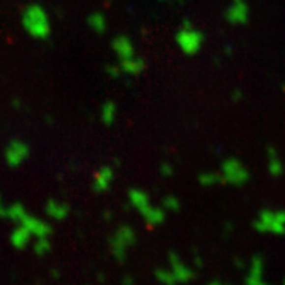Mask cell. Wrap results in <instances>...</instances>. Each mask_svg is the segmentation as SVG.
I'll list each match as a JSON object with an SVG mask.
<instances>
[{
    "mask_svg": "<svg viewBox=\"0 0 285 285\" xmlns=\"http://www.w3.org/2000/svg\"><path fill=\"white\" fill-rule=\"evenodd\" d=\"M23 27L32 38L46 40L51 35V23L41 5H28L23 11Z\"/></svg>",
    "mask_w": 285,
    "mask_h": 285,
    "instance_id": "6da1fadb",
    "label": "cell"
},
{
    "mask_svg": "<svg viewBox=\"0 0 285 285\" xmlns=\"http://www.w3.org/2000/svg\"><path fill=\"white\" fill-rule=\"evenodd\" d=\"M254 228L258 233H271L277 236L285 234V209H261L258 217L254 220Z\"/></svg>",
    "mask_w": 285,
    "mask_h": 285,
    "instance_id": "7a4b0ae2",
    "label": "cell"
},
{
    "mask_svg": "<svg viewBox=\"0 0 285 285\" xmlns=\"http://www.w3.org/2000/svg\"><path fill=\"white\" fill-rule=\"evenodd\" d=\"M137 242V233L130 225H120L110 238L111 252L119 263L125 261L127 251Z\"/></svg>",
    "mask_w": 285,
    "mask_h": 285,
    "instance_id": "3957f363",
    "label": "cell"
},
{
    "mask_svg": "<svg viewBox=\"0 0 285 285\" xmlns=\"http://www.w3.org/2000/svg\"><path fill=\"white\" fill-rule=\"evenodd\" d=\"M176 41L184 54L194 56L201 49L204 37L201 32L197 30V28L189 23V21H184L182 27L176 33Z\"/></svg>",
    "mask_w": 285,
    "mask_h": 285,
    "instance_id": "277c9868",
    "label": "cell"
},
{
    "mask_svg": "<svg viewBox=\"0 0 285 285\" xmlns=\"http://www.w3.org/2000/svg\"><path fill=\"white\" fill-rule=\"evenodd\" d=\"M220 174H222L224 184H231V185H244L251 179L247 168L242 165L238 159H227L222 162L220 167Z\"/></svg>",
    "mask_w": 285,
    "mask_h": 285,
    "instance_id": "5b68a950",
    "label": "cell"
},
{
    "mask_svg": "<svg viewBox=\"0 0 285 285\" xmlns=\"http://www.w3.org/2000/svg\"><path fill=\"white\" fill-rule=\"evenodd\" d=\"M28 146L21 140H13L8 142V146L5 147V160L8 163V167L16 168L28 159Z\"/></svg>",
    "mask_w": 285,
    "mask_h": 285,
    "instance_id": "8992f818",
    "label": "cell"
},
{
    "mask_svg": "<svg viewBox=\"0 0 285 285\" xmlns=\"http://www.w3.org/2000/svg\"><path fill=\"white\" fill-rule=\"evenodd\" d=\"M168 261H170V269H171V273L174 274L177 284H189L190 281L195 279L194 268L185 265V263L181 260V256L176 252L168 254Z\"/></svg>",
    "mask_w": 285,
    "mask_h": 285,
    "instance_id": "52a82bcc",
    "label": "cell"
},
{
    "mask_svg": "<svg viewBox=\"0 0 285 285\" xmlns=\"http://www.w3.org/2000/svg\"><path fill=\"white\" fill-rule=\"evenodd\" d=\"M225 19L230 24L239 26L246 24L249 19V6L244 0H234V2L228 6L225 11Z\"/></svg>",
    "mask_w": 285,
    "mask_h": 285,
    "instance_id": "ba28073f",
    "label": "cell"
},
{
    "mask_svg": "<svg viewBox=\"0 0 285 285\" xmlns=\"http://www.w3.org/2000/svg\"><path fill=\"white\" fill-rule=\"evenodd\" d=\"M19 224L24 225L27 230L32 233V236H35V238H43V236H49V234H51V225L43 222L41 219L30 216L28 212L23 217V220H21Z\"/></svg>",
    "mask_w": 285,
    "mask_h": 285,
    "instance_id": "9c48e42d",
    "label": "cell"
},
{
    "mask_svg": "<svg viewBox=\"0 0 285 285\" xmlns=\"http://www.w3.org/2000/svg\"><path fill=\"white\" fill-rule=\"evenodd\" d=\"M111 46H113V51L117 54L119 60L130 59V57L135 56V46H133V43H132L130 38L125 37V35H117V37L113 40Z\"/></svg>",
    "mask_w": 285,
    "mask_h": 285,
    "instance_id": "30bf717a",
    "label": "cell"
},
{
    "mask_svg": "<svg viewBox=\"0 0 285 285\" xmlns=\"http://www.w3.org/2000/svg\"><path fill=\"white\" fill-rule=\"evenodd\" d=\"M114 181V171L110 167H102L94 177V190L95 192H105L111 187V184Z\"/></svg>",
    "mask_w": 285,
    "mask_h": 285,
    "instance_id": "8fae6325",
    "label": "cell"
},
{
    "mask_svg": "<svg viewBox=\"0 0 285 285\" xmlns=\"http://www.w3.org/2000/svg\"><path fill=\"white\" fill-rule=\"evenodd\" d=\"M140 214L142 216V219L146 220V224L152 225V227L162 225L163 222H165V219H167V211L163 209V208H157V206H152V204L146 206V208L142 209Z\"/></svg>",
    "mask_w": 285,
    "mask_h": 285,
    "instance_id": "7c38bea8",
    "label": "cell"
},
{
    "mask_svg": "<svg viewBox=\"0 0 285 285\" xmlns=\"http://www.w3.org/2000/svg\"><path fill=\"white\" fill-rule=\"evenodd\" d=\"M45 211H46V214L51 219H54V220H63V219L68 216L70 208H68V204L59 201V200H53L51 198V200H48V201H46Z\"/></svg>",
    "mask_w": 285,
    "mask_h": 285,
    "instance_id": "4fadbf2b",
    "label": "cell"
},
{
    "mask_svg": "<svg viewBox=\"0 0 285 285\" xmlns=\"http://www.w3.org/2000/svg\"><path fill=\"white\" fill-rule=\"evenodd\" d=\"M32 239V233L27 230V228L24 225H18L14 230L11 231L10 234V242H11V246L13 247H16V249H26V246L30 242Z\"/></svg>",
    "mask_w": 285,
    "mask_h": 285,
    "instance_id": "5bb4252c",
    "label": "cell"
},
{
    "mask_svg": "<svg viewBox=\"0 0 285 285\" xmlns=\"http://www.w3.org/2000/svg\"><path fill=\"white\" fill-rule=\"evenodd\" d=\"M119 67H120V70H122V73L135 76V75H140L141 71L144 70V60H142L141 57L133 56V57H130V59L119 60Z\"/></svg>",
    "mask_w": 285,
    "mask_h": 285,
    "instance_id": "9a60e30c",
    "label": "cell"
},
{
    "mask_svg": "<svg viewBox=\"0 0 285 285\" xmlns=\"http://www.w3.org/2000/svg\"><path fill=\"white\" fill-rule=\"evenodd\" d=\"M266 154H268V170H269L271 176H274V177L281 176L284 173V165H282L279 154H277V151L273 146H269L266 149Z\"/></svg>",
    "mask_w": 285,
    "mask_h": 285,
    "instance_id": "2e32d148",
    "label": "cell"
},
{
    "mask_svg": "<svg viewBox=\"0 0 285 285\" xmlns=\"http://www.w3.org/2000/svg\"><path fill=\"white\" fill-rule=\"evenodd\" d=\"M128 200H130V204L138 212H141L146 206L151 204V201H149V195L140 189H132L130 192H128Z\"/></svg>",
    "mask_w": 285,
    "mask_h": 285,
    "instance_id": "e0dca14e",
    "label": "cell"
},
{
    "mask_svg": "<svg viewBox=\"0 0 285 285\" xmlns=\"http://www.w3.org/2000/svg\"><path fill=\"white\" fill-rule=\"evenodd\" d=\"M87 24H89V27H90L95 33H105V32H106V26H108V24H106L105 14H103V13H100V11H95V13L89 14Z\"/></svg>",
    "mask_w": 285,
    "mask_h": 285,
    "instance_id": "ac0fdd59",
    "label": "cell"
},
{
    "mask_svg": "<svg viewBox=\"0 0 285 285\" xmlns=\"http://www.w3.org/2000/svg\"><path fill=\"white\" fill-rule=\"evenodd\" d=\"M116 114H117V108L113 102H106L102 105V110H100V119H102L103 124L111 125L114 120H116Z\"/></svg>",
    "mask_w": 285,
    "mask_h": 285,
    "instance_id": "d6986e66",
    "label": "cell"
},
{
    "mask_svg": "<svg viewBox=\"0 0 285 285\" xmlns=\"http://www.w3.org/2000/svg\"><path fill=\"white\" fill-rule=\"evenodd\" d=\"M198 182L203 187H212V185L217 184H224L222 174L220 173H212V171H206V173H201L198 176Z\"/></svg>",
    "mask_w": 285,
    "mask_h": 285,
    "instance_id": "ffe728a7",
    "label": "cell"
},
{
    "mask_svg": "<svg viewBox=\"0 0 285 285\" xmlns=\"http://www.w3.org/2000/svg\"><path fill=\"white\" fill-rule=\"evenodd\" d=\"M26 214H27V211H26V208L21 203H13V204L6 206V219L13 220V222L19 224Z\"/></svg>",
    "mask_w": 285,
    "mask_h": 285,
    "instance_id": "44dd1931",
    "label": "cell"
},
{
    "mask_svg": "<svg viewBox=\"0 0 285 285\" xmlns=\"http://www.w3.org/2000/svg\"><path fill=\"white\" fill-rule=\"evenodd\" d=\"M265 273V260L260 255L252 256L251 263H249V269H247V276H255V277H263Z\"/></svg>",
    "mask_w": 285,
    "mask_h": 285,
    "instance_id": "7402d4cb",
    "label": "cell"
},
{
    "mask_svg": "<svg viewBox=\"0 0 285 285\" xmlns=\"http://www.w3.org/2000/svg\"><path fill=\"white\" fill-rule=\"evenodd\" d=\"M155 279L159 281L162 285H177V281L174 274L171 273V269H163V268H159L155 271Z\"/></svg>",
    "mask_w": 285,
    "mask_h": 285,
    "instance_id": "603a6c76",
    "label": "cell"
},
{
    "mask_svg": "<svg viewBox=\"0 0 285 285\" xmlns=\"http://www.w3.org/2000/svg\"><path fill=\"white\" fill-rule=\"evenodd\" d=\"M33 252L37 255H46L48 252H51V241L48 239V236L37 238V241L33 242Z\"/></svg>",
    "mask_w": 285,
    "mask_h": 285,
    "instance_id": "cb8c5ba5",
    "label": "cell"
},
{
    "mask_svg": "<svg viewBox=\"0 0 285 285\" xmlns=\"http://www.w3.org/2000/svg\"><path fill=\"white\" fill-rule=\"evenodd\" d=\"M162 204H163V209L171 211V212H177V211H179V208H181L179 200H177L176 197H173V195H168V197L163 198Z\"/></svg>",
    "mask_w": 285,
    "mask_h": 285,
    "instance_id": "d4e9b609",
    "label": "cell"
},
{
    "mask_svg": "<svg viewBox=\"0 0 285 285\" xmlns=\"http://www.w3.org/2000/svg\"><path fill=\"white\" fill-rule=\"evenodd\" d=\"M246 285H271L263 281V277H255V276H246Z\"/></svg>",
    "mask_w": 285,
    "mask_h": 285,
    "instance_id": "484cf974",
    "label": "cell"
},
{
    "mask_svg": "<svg viewBox=\"0 0 285 285\" xmlns=\"http://www.w3.org/2000/svg\"><path fill=\"white\" fill-rule=\"evenodd\" d=\"M106 73H108L111 78H119L120 73H122V70H120L119 65H110L108 68H106Z\"/></svg>",
    "mask_w": 285,
    "mask_h": 285,
    "instance_id": "4316f807",
    "label": "cell"
},
{
    "mask_svg": "<svg viewBox=\"0 0 285 285\" xmlns=\"http://www.w3.org/2000/svg\"><path fill=\"white\" fill-rule=\"evenodd\" d=\"M173 167L170 165V163H162V167H160V174L162 176H171L173 174Z\"/></svg>",
    "mask_w": 285,
    "mask_h": 285,
    "instance_id": "83f0119b",
    "label": "cell"
},
{
    "mask_svg": "<svg viewBox=\"0 0 285 285\" xmlns=\"http://www.w3.org/2000/svg\"><path fill=\"white\" fill-rule=\"evenodd\" d=\"M6 206L8 204H5L3 198L0 197V217H6Z\"/></svg>",
    "mask_w": 285,
    "mask_h": 285,
    "instance_id": "f1b7e54d",
    "label": "cell"
},
{
    "mask_svg": "<svg viewBox=\"0 0 285 285\" xmlns=\"http://www.w3.org/2000/svg\"><path fill=\"white\" fill-rule=\"evenodd\" d=\"M122 285H135V279L132 276H125L122 279Z\"/></svg>",
    "mask_w": 285,
    "mask_h": 285,
    "instance_id": "f546056e",
    "label": "cell"
},
{
    "mask_svg": "<svg viewBox=\"0 0 285 285\" xmlns=\"http://www.w3.org/2000/svg\"><path fill=\"white\" fill-rule=\"evenodd\" d=\"M194 263H195V266H197V268H201V266H203V261H201V258H200V256H195V258H194Z\"/></svg>",
    "mask_w": 285,
    "mask_h": 285,
    "instance_id": "4dcf8cb0",
    "label": "cell"
},
{
    "mask_svg": "<svg viewBox=\"0 0 285 285\" xmlns=\"http://www.w3.org/2000/svg\"><path fill=\"white\" fill-rule=\"evenodd\" d=\"M239 98H242V94H241L239 90H236V92H234V94H233V100H234V102H238Z\"/></svg>",
    "mask_w": 285,
    "mask_h": 285,
    "instance_id": "1f68e13d",
    "label": "cell"
},
{
    "mask_svg": "<svg viewBox=\"0 0 285 285\" xmlns=\"http://www.w3.org/2000/svg\"><path fill=\"white\" fill-rule=\"evenodd\" d=\"M208 285H228V284H224V282H220V281H214V282H209Z\"/></svg>",
    "mask_w": 285,
    "mask_h": 285,
    "instance_id": "d6a6232c",
    "label": "cell"
},
{
    "mask_svg": "<svg viewBox=\"0 0 285 285\" xmlns=\"http://www.w3.org/2000/svg\"><path fill=\"white\" fill-rule=\"evenodd\" d=\"M236 266L238 268H244V263H242L241 260H236Z\"/></svg>",
    "mask_w": 285,
    "mask_h": 285,
    "instance_id": "836d02e7",
    "label": "cell"
},
{
    "mask_svg": "<svg viewBox=\"0 0 285 285\" xmlns=\"http://www.w3.org/2000/svg\"><path fill=\"white\" fill-rule=\"evenodd\" d=\"M53 277H56V279H57V277H59V271H57V269H53Z\"/></svg>",
    "mask_w": 285,
    "mask_h": 285,
    "instance_id": "e575fe53",
    "label": "cell"
},
{
    "mask_svg": "<svg viewBox=\"0 0 285 285\" xmlns=\"http://www.w3.org/2000/svg\"><path fill=\"white\" fill-rule=\"evenodd\" d=\"M160 2H165V0H160Z\"/></svg>",
    "mask_w": 285,
    "mask_h": 285,
    "instance_id": "d590c367",
    "label": "cell"
},
{
    "mask_svg": "<svg viewBox=\"0 0 285 285\" xmlns=\"http://www.w3.org/2000/svg\"><path fill=\"white\" fill-rule=\"evenodd\" d=\"M284 285H285V282H284Z\"/></svg>",
    "mask_w": 285,
    "mask_h": 285,
    "instance_id": "8d00e7d4",
    "label": "cell"
}]
</instances>
